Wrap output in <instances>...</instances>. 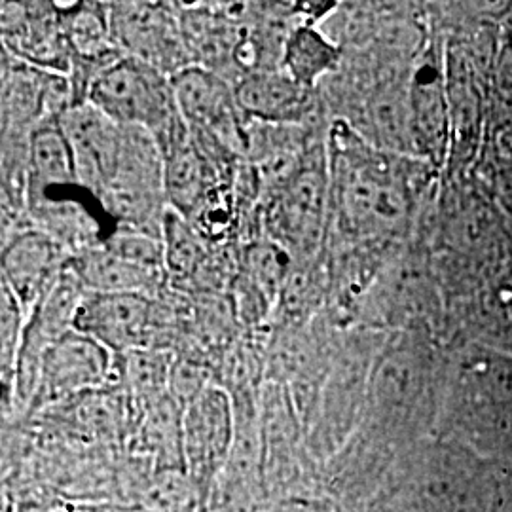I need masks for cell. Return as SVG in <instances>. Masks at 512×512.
Returning <instances> with one entry per match:
<instances>
[{
  "label": "cell",
  "instance_id": "cell-16",
  "mask_svg": "<svg viewBox=\"0 0 512 512\" xmlns=\"http://www.w3.org/2000/svg\"><path fill=\"white\" fill-rule=\"evenodd\" d=\"M69 266L86 293L154 296L167 277L112 253L103 243L73 256Z\"/></svg>",
  "mask_w": 512,
  "mask_h": 512
},
{
  "label": "cell",
  "instance_id": "cell-10",
  "mask_svg": "<svg viewBox=\"0 0 512 512\" xmlns=\"http://www.w3.org/2000/svg\"><path fill=\"white\" fill-rule=\"evenodd\" d=\"M154 329L156 306L145 294L86 293L74 317V330L114 355L147 349Z\"/></svg>",
  "mask_w": 512,
  "mask_h": 512
},
{
  "label": "cell",
  "instance_id": "cell-9",
  "mask_svg": "<svg viewBox=\"0 0 512 512\" xmlns=\"http://www.w3.org/2000/svg\"><path fill=\"white\" fill-rule=\"evenodd\" d=\"M2 44L21 63L67 76L73 55L55 2H2Z\"/></svg>",
  "mask_w": 512,
  "mask_h": 512
},
{
  "label": "cell",
  "instance_id": "cell-24",
  "mask_svg": "<svg viewBox=\"0 0 512 512\" xmlns=\"http://www.w3.org/2000/svg\"><path fill=\"white\" fill-rule=\"evenodd\" d=\"M495 194L497 200L503 203V207L512 215V165L499 171L495 179Z\"/></svg>",
  "mask_w": 512,
  "mask_h": 512
},
{
  "label": "cell",
  "instance_id": "cell-19",
  "mask_svg": "<svg viewBox=\"0 0 512 512\" xmlns=\"http://www.w3.org/2000/svg\"><path fill=\"white\" fill-rule=\"evenodd\" d=\"M162 243L167 277L188 281L200 274L205 264V239L190 220L169 205L162 220Z\"/></svg>",
  "mask_w": 512,
  "mask_h": 512
},
{
  "label": "cell",
  "instance_id": "cell-21",
  "mask_svg": "<svg viewBox=\"0 0 512 512\" xmlns=\"http://www.w3.org/2000/svg\"><path fill=\"white\" fill-rule=\"evenodd\" d=\"M25 325L27 311L21 306L16 294L8 289V285L0 283V372L2 385L6 391H10V397L14 393Z\"/></svg>",
  "mask_w": 512,
  "mask_h": 512
},
{
  "label": "cell",
  "instance_id": "cell-8",
  "mask_svg": "<svg viewBox=\"0 0 512 512\" xmlns=\"http://www.w3.org/2000/svg\"><path fill=\"white\" fill-rule=\"evenodd\" d=\"M114 353L90 336L71 330L44 353L31 406L63 403L99 389L114 374Z\"/></svg>",
  "mask_w": 512,
  "mask_h": 512
},
{
  "label": "cell",
  "instance_id": "cell-15",
  "mask_svg": "<svg viewBox=\"0 0 512 512\" xmlns=\"http://www.w3.org/2000/svg\"><path fill=\"white\" fill-rule=\"evenodd\" d=\"M452 122L450 95L439 69L423 65L412 82L410 128L423 154L437 164L446 154Z\"/></svg>",
  "mask_w": 512,
  "mask_h": 512
},
{
  "label": "cell",
  "instance_id": "cell-6",
  "mask_svg": "<svg viewBox=\"0 0 512 512\" xmlns=\"http://www.w3.org/2000/svg\"><path fill=\"white\" fill-rule=\"evenodd\" d=\"M110 29L118 50L148 67L175 76L192 65L181 19L160 2L109 4Z\"/></svg>",
  "mask_w": 512,
  "mask_h": 512
},
{
  "label": "cell",
  "instance_id": "cell-23",
  "mask_svg": "<svg viewBox=\"0 0 512 512\" xmlns=\"http://www.w3.org/2000/svg\"><path fill=\"white\" fill-rule=\"evenodd\" d=\"M494 84L497 95L512 103V29L495 54Z\"/></svg>",
  "mask_w": 512,
  "mask_h": 512
},
{
  "label": "cell",
  "instance_id": "cell-27",
  "mask_svg": "<svg viewBox=\"0 0 512 512\" xmlns=\"http://www.w3.org/2000/svg\"><path fill=\"white\" fill-rule=\"evenodd\" d=\"M509 272H511V279H512V251H511V260H509Z\"/></svg>",
  "mask_w": 512,
  "mask_h": 512
},
{
  "label": "cell",
  "instance_id": "cell-25",
  "mask_svg": "<svg viewBox=\"0 0 512 512\" xmlns=\"http://www.w3.org/2000/svg\"><path fill=\"white\" fill-rule=\"evenodd\" d=\"M272 512H311V509L304 501L293 497V499H285V501L277 503V507Z\"/></svg>",
  "mask_w": 512,
  "mask_h": 512
},
{
  "label": "cell",
  "instance_id": "cell-1",
  "mask_svg": "<svg viewBox=\"0 0 512 512\" xmlns=\"http://www.w3.org/2000/svg\"><path fill=\"white\" fill-rule=\"evenodd\" d=\"M330 202L340 228L353 238H387L412 211L410 173L401 158L370 145L348 122L330 128Z\"/></svg>",
  "mask_w": 512,
  "mask_h": 512
},
{
  "label": "cell",
  "instance_id": "cell-4",
  "mask_svg": "<svg viewBox=\"0 0 512 512\" xmlns=\"http://www.w3.org/2000/svg\"><path fill=\"white\" fill-rule=\"evenodd\" d=\"M330 202L327 160L304 154L293 173L266 196V230L285 251H310L325 230Z\"/></svg>",
  "mask_w": 512,
  "mask_h": 512
},
{
  "label": "cell",
  "instance_id": "cell-12",
  "mask_svg": "<svg viewBox=\"0 0 512 512\" xmlns=\"http://www.w3.org/2000/svg\"><path fill=\"white\" fill-rule=\"evenodd\" d=\"M69 262L71 255L54 238L31 226L14 234L4 245L2 283L16 294L29 317Z\"/></svg>",
  "mask_w": 512,
  "mask_h": 512
},
{
  "label": "cell",
  "instance_id": "cell-17",
  "mask_svg": "<svg viewBox=\"0 0 512 512\" xmlns=\"http://www.w3.org/2000/svg\"><path fill=\"white\" fill-rule=\"evenodd\" d=\"M340 48L321 33L313 21L296 23L285 40L281 69L306 90L338 67Z\"/></svg>",
  "mask_w": 512,
  "mask_h": 512
},
{
  "label": "cell",
  "instance_id": "cell-20",
  "mask_svg": "<svg viewBox=\"0 0 512 512\" xmlns=\"http://www.w3.org/2000/svg\"><path fill=\"white\" fill-rule=\"evenodd\" d=\"M289 251H285L274 239H258L247 245L241 260V274L249 279L256 289L275 304L283 296L285 283L289 279Z\"/></svg>",
  "mask_w": 512,
  "mask_h": 512
},
{
  "label": "cell",
  "instance_id": "cell-22",
  "mask_svg": "<svg viewBox=\"0 0 512 512\" xmlns=\"http://www.w3.org/2000/svg\"><path fill=\"white\" fill-rule=\"evenodd\" d=\"M118 357L126 359V374L131 389L143 395H154L158 393V389L162 391L164 385H169V374L173 365L167 361L162 351L135 349Z\"/></svg>",
  "mask_w": 512,
  "mask_h": 512
},
{
  "label": "cell",
  "instance_id": "cell-13",
  "mask_svg": "<svg viewBox=\"0 0 512 512\" xmlns=\"http://www.w3.org/2000/svg\"><path fill=\"white\" fill-rule=\"evenodd\" d=\"M232 8H184L181 19L184 44L192 65L209 69L230 80L228 67H234V57L249 25L243 21V10ZM236 69V67H234Z\"/></svg>",
  "mask_w": 512,
  "mask_h": 512
},
{
  "label": "cell",
  "instance_id": "cell-2",
  "mask_svg": "<svg viewBox=\"0 0 512 512\" xmlns=\"http://www.w3.org/2000/svg\"><path fill=\"white\" fill-rule=\"evenodd\" d=\"M86 101L122 128L145 129L156 143L186 126L171 78L126 55L97 74Z\"/></svg>",
  "mask_w": 512,
  "mask_h": 512
},
{
  "label": "cell",
  "instance_id": "cell-18",
  "mask_svg": "<svg viewBox=\"0 0 512 512\" xmlns=\"http://www.w3.org/2000/svg\"><path fill=\"white\" fill-rule=\"evenodd\" d=\"M80 183L73 150L57 120H46L27 139V188Z\"/></svg>",
  "mask_w": 512,
  "mask_h": 512
},
{
  "label": "cell",
  "instance_id": "cell-3",
  "mask_svg": "<svg viewBox=\"0 0 512 512\" xmlns=\"http://www.w3.org/2000/svg\"><path fill=\"white\" fill-rule=\"evenodd\" d=\"M171 84L179 112L192 133L247 160L251 120L239 107L234 84L198 65H188L171 76Z\"/></svg>",
  "mask_w": 512,
  "mask_h": 512
},
{
  "label": "cell",
  "instance_id": "cell-11",
  "mask_svg": "<svg viewBox=\"0 0 512 512\" xmlns=\"http://www.w3.org/2000/svg\"><path fill=\"white\" fill-rule=\"evenodd\" d=\"M59 126L73 150L80 183L101 196L120 160L124 128L88 101L65 110L59 116Z\"/></svg>",
  "mask_w": 512,
  "mask_h": 512
},
{
  "label": "cell",
  "instance_id": "cell-26",
  "mask_svg": "<svg viewBox=\"0 0 512 512\" xmlns=\"http://www.w3.org/2000/svg\"><path fill=\"white\" fill-rule=\"evenodd\" d=\"M505 308H507V315H509V321L512 323V287L511 293L507 294V304H505Z\"/></svg>",
  "mask_w": 512,
  "mask_h": 512
},
{
  "label": "cell",
  "instance_id": "cell-7",
  "mask_svg": "<svg viewBox=\"0 0 512 512\" xmlns=\"http://www.w3.org/2000/svg\"><path fill=\"white\" fill-rule=\"evenodd\" d=\"M234 439V401L224 387L211 384L183 410L184 471L202 492L224 473Z\"/></svg>",
  "mask_w": 512,
  "mask_h": 512
},
{
  "label": "cell",
  "instance_id": "cell-5",
  "mask_svg": "<svg viewBox=\"0 0 512 512\" xmlns=\"http://www.w3.org/2000/svg\"><path fill=\"white\" fill-rule=\"evenodd\" d=\"M27 203L35 228L71 258L101 245L118 228L101 198L82 183L27 188Z\"/></svg>",
  "mask_w": 512,
  "mask_h": 512
},
{
  "label": "cell",
  "instance_id": "cell-14",
  "mask_svg": "<svg viewBox=\"0 0 512 512\" xmlns=\"http://www.w3.org/2000/svg\"><path fill=\"white\" fill-rule=\"evenodd\" d=\"M234 88L245 116L268 126H296L310 103V90L296 84L283 69L247 74Z\"/></svg>",
  "mask_w": 512,
  "mask_h": 512
}]
</instances>
